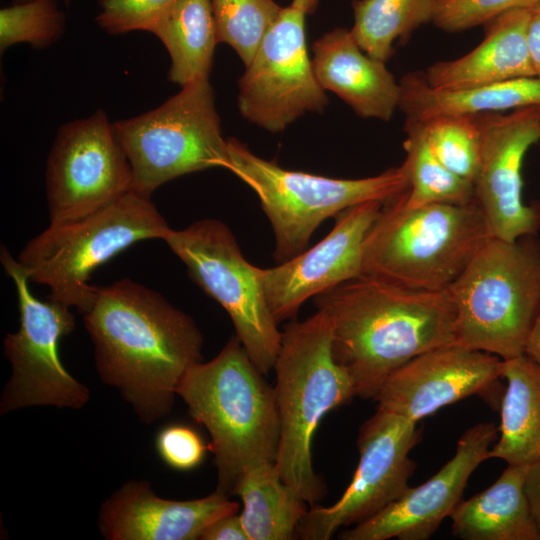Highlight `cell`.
Segmentation results:
<instances>
[{"label": "cell", "instance_id": "cell-1", "mask_svg": "<svg viewBox=\"0 0 540 540\" xmlns=\"http://www.w3.org/2000/svg\"><path fill=\"white\" fill-rule=\"evenodd\" d=\"M83 320L101 380L145 424L169 414L183 375L201 361L203 336L194 320L129 278L97 287Z\"/></svg>", "mask_w": 540, "mask_h": 540}, {"label": "cell", "instance_id": "cell-2", "mask_svg": "<svg viewBox=\"0 0 540 540\" xmlns=\"http://www.w3.org/2000/svg\"><path fill=\"white\" fill-rule=\"evenodd\" d=\"M314 304L330 321L334 359L362 399H374L414 357L456 344L448 289L414 290L362 274L316 295Z\"/></svg>", "mask_w": 540, "mask_h": 540}, {"label": "cell", "instance_id": "cell-3", "mask_svg": "<svg viewBox=\"0 0 540 540\" xmlns=\"http://www.w3.org/2000/svg\"><path fill=\"white\" fill-rule=\"evenodd\" d=\"M264 376L233 336L215 358L190 366L176 389L209 433L216 490L227 496L247 466L276 460L279 415L274 388Z\"/></svg>", "mask_w": 540, "mask_h": 540}, {"label": "cell", "instance_id": "cell-4", "mask_svg": "<svg viewBox=\"0 0 540 540\" xmlns=\"http://www.w3.org/2000/svg\"><path fill=\"white\" fill-rule=\"evenodd\" d=\"M273 370L280 423L275 465L282 480L314 505L324 495L312 462L314 434L329 411L356 396L351 377L334 359L323 312L287 324Z\"/></svg>", "mask_w": 540, "mask_h": 540}, {"label": "cell", "instance_id": "cell-5", "mask_svg": "<svg viewBox=\"0 0 540 540\" xmlns=\"http://www.w3.org/2000/svg\"><path fill=\"white\" fill-rule=\"evenodd\" d=\"M402 195L385 202L370 227L362 274L414 290H446L492 237L484 214L476 201L407 207Z\"/></svg>", "mask_w": 540, "mask_h": 540}, {"label": "cell", "instance_id": "cell-6", "mask_svg": "<svg viewBox=\"0 0 540 540\" xmlns=\"http://www.w3.org/2000/svg\"><path fill=\"white\" fill-rule=\"evenodd\" d=\"M456 344L502 360L524 354L540 311V241L490 237L447 288Z\"/></svg>", "mask_w": 540, "mask_h": 540}, {"label": "cell", "instance_id": "cell-7", "mask_svg": "<svg viewBox=\"0 0 540 540\" xmlns=\"http://www.w3.org/2000/svg\"><path fill=\"white\" fill-rule=\"evenodd\" d=\"M170 230L151 196L130 190L81 219L49 224L17 260L29 281L49 288V299L84 314L95 299L89 280L99 266L136 242L163 240Z\"/></svg>", "mask_w": 540, "mask_h": 540}, {"label": "cell", "instance_id": "cell-8", "mask_svg": "<svg viewBox=\"0 0 540 540\" xmlns=\"http://www.w3.org/2000/svg\"><path fill=\"white\" fill-rule=\"evenodd\" d=\"M227 142L228 170L257 194L273 229L278 263L303 252L324 220L361 203H385L408 189L403 165L366 178H330L284 169L258 157L238 139Z\"/></svg>", "mask_w": 540, "mask_h": 540}, {"label": "cell", "instance_id": "cell-9", "mask_svg": "<svg viewBox=\"0 0 540 540\" xmlns=\"http://www.w3.org/2000/svg\"><path fill=\"white\" fill-rule=\"evenodd\" d=\"M132 170V189L151 196L161 185L208 168L228 170L209 78L184 86L159 107L113 123Z\"/></svg>", "mask_w": 540, "mask_h": 540}, {"label": "cell", "instance_id": "cell-10", "mask_svg": "<svg viewBox=\"0 0 540 540\" xmlns=\"http://www.w3.org/2000/svg\"><path fill=\"white\" fill-rule=\"evenodd\" d=\"M184 263L191 279L228 313L236 337L266 376L278 356V329L260 281L259 268L249 263L225 223L203 219L163 238Z\"/></svg>", "mask_w": 540, "mask_h": 540}, {"label": "cell", "instance_id": "cell-11", "mask_svg": "<svg viewBox=\"0 0 540 540\" xmlns=\"http://www.w3.org/2000/svg\"><path fill=\"white\" fill-rule=\"evenodd\" d=\"M0 261L14 282L20 315L18 331L3 342L12 372L1 394L0 413L33 406L83 408L90 391L66 370L58 352L61 339L75 329L72 308L36 298L26 273L5 246Z\"/></svg>", "mask_w": 540, "mask_h": 540}, {"label": "cell", "instance_id": "cell-12", "mask_svg": "<svg viewBox=\"0 0 540 540\" xmlns=\"http://www.w3.org/2000/svg\"><path fill=\"white\" fill-rule=\"evenodd\" d=\"M132 170L102 109L63 124L46 164L50 225L88 216L132 189Z\"/></svg>", "mask_w": 540, "mask_h": 540}, {"label": "cell", "instance_id": "cell-13", "mask_svg": "<svg viewBox=\"0 0 540 540\" xmlns=\"http://www.w3.org/2000/svg\"><path fill=\"white\" fill-rule=\"evenodd\" d=\"M416 424L377 408L360 427V458L350 484L334 504L311 505L296 536L303 540H328L340 528L371 518L399 498L409 487L416 468L409 457L421 438Z\"/></svg>", "mask_w": 540, "mask_h": 540}, {"label": "cell", "instance_id": "cell-14", "mask_svg": "<svg viewBox=\"0 0 540 540\" xmlns=\"http://www.w3.org/2000/svg\"><path fill=\"white\" fill-rule=\"evenodd\" d=\"M305 15L292 5L283 7L239 80L241 115L272 133L322 111L328 102L308 55Z\"/></svg>", "mask_w": 540, "mask_h": 540}, {"label": "cell", "instance_id": "cell-15", "mask_svg": "<svg viewBox=\"0 0 540 540\" xmlns=\"http://www.w3.org/2000/svg\"><path fill=\"white\" fill-rule=\"evenodd\" d=\"M479 116L482 155L474 197L492 237L514 241L540 230V202L522 200V165L540 140V105Z\"/></svg>", "mask_w": 540, "mask_h": 540}, {"label": "cell", "instance_id": "cell-16", "mask_svg": "<svg viewBox=\"0 0 540 540\" xmlns=\"http://www.w3.org/2000/svg\"><path fill=\"white\" fill-rule=\"evenodd\" d=\"M384 202L369 201L336 216L332 230L297 256L258 273L269 308L278 322L295 319L303 303L362 274L365 237Z\"/></svg>", "mask_w": 540, "mask_h": 540}, {"label": "cell", "instance_id": "cell-17", "mask_svg": "<svg viewBox=\"0 0 540 540\" xmlns=\"http://www.w3.org/2000/svg\"><path fill=\"white\" fill-rule=\"evenodd\" d=\"M493 423H478L460 437L454 456L429 480L408 487L395 501L371 518L344 529L342 540H426L459 504L469 477L489 458L498 439Z\"/></svg>", "mask_w": 540, "mask_h": 540}, {"label": "cell", "instance_id": "cell-18", "mask_svg": "<svg viewBox=\"0 0 540 540\" xmlns=\"http://www.w3.org/2000/svg\"><path fill=\"white\" fill-rule=\"evenodd\" d=\"M502 359L459 344L422 353L392 372L373 400L377 408L418 422L471 395L487 393L501 377Z\"/></svg>", "mask_w": 540, "mask_h": 540}, {"label": "cell", "instance_id": "cell-19", "mask_svg": "<svg viewBox=\"0 0 540 540\" xmlns=\"http://www.w3.org/2000/svg\"><path fill=\"white\" fill-rule=\"evenodd\" d=\"M239 511V504L217 490L193 500H170L148 481L130 480L99 510L98 527L107 540H195L216 519Z\"/></svg>", "mask_w": 540, "mask_h": 540}, {"label": "cell", "instance_id": "cell-20", "mask_svg": "<svg viewBox=\"0 0 540 540\" xmlns=\"http://www.w3.org/2000/svg\"><path fill=\"white\" fill-rule=\"evenodd\" d=\"M318 82L362 118L389 121L400 100V84L385 62L364 52L351 31L335 28L312 45Z\"/></svg>", "mask_w": 540, "mask_h": 540}, {"label": "cell", "instance_id": "cell-21", "mask_svg": "<svg viewBox=\"0 0 540 540\" xmlns=\"http://www.w3.org/2000/svg\"><path fill=\"white\" fill-rule=\"evenodd\" d=\"M530 8L510 10L485 24L482 42L462 57L432 64L423 72L427 82L458 89L534 77L527 41Z\"/></svg>", "mask_w": 540, "mask_h": 540}, {"label": "cell", "instance_id": "cell-22", "mask_svg": "<svg viewBox=\"0 0 540 540\" xmlns=\"http://www.w3.org/2000/svg\"><path fill=\"white\" fill-rule=\"evenodd\" d=\"M400 109L406 119L436 115L501 113L540 105V77L513 79L458 89L431 86L423 72H410L400 81Z\"/></svg>", "mask_w": 540, "mask_h": 540}, {"label": "cell", "instance_id": "cell-23", "mask_svg": "<svg viewBox=\"0 0 540 540\" xmlns=\"http://www.w3.org/2000/svg\"><path fill=\"white\" fill-rule=\"evenodd\" d=\"M528 465H508L490 487L459 502L452 533L464 540H540L524 490Z\"/></svg>", "mask_w": 540, "mask_h": 540}, {"label": "cell", "instance_id": "cell-24", "mask_svg": "<svg viewBox=\"0 0 540 540\" xmlns=\"http://www.w3.org/2000/svg\"><path fill=\"white\" fill-rule=\"evenodd\" d=\"M506 389L500 402V437L489 458L508 465H530L540 459V368L528 356L502 360Z\"/></svg>", "mask_w": 540, "mask_h": 540}, {"label": "cell", "instance_id": "cell-25", "mask_svg": "<svg viewBox=\"0 0 540 540\" xmlns=\"http://www.w3.org/2000/svg\"><path fill=\"white\" fill-rule=\"evenodd\" d=\"M233 494L243 503L240 519L249 540L295 539L307 502L286 484L273 461L247 466Z\"/></svg>", "mask_w": 540, "mask_h": 540}, {"label": "cell", "instance_id": "cell-26", "mask_svg": "<svg viewBox=\"0 0 540 540\" xmlns=\"http://www.w3.org/2000/svg\"><path fill=\"white\" fill-rule=\"evenodd\" d=\"M166 47L168 79L180 86L209 78L217 41L210 0H178L148 31Z\"/></svg>", "mask_w": 540, "mask_h": 540}, {"label": "cell", "instance_id": "cell-27", "mask_svg": "<svg viewBox=\"0 0 540 540\" xmlns=\"http://www.w3.org/2000/svg\"><path fill=\"white\" fill-rule=\"evenodd\" d=\"M404 131L406 157L402 165L407 174L408 189L402 195L403 203L407 207H419L474 202L473 184L439 161L431 151L420 124L406 119Z\"/></svg>", "mask_w": 540, "mask_h": 540}, {"label": "cell", "instance_id": "cell-28", "mask_svg": "<svg viewBox=\"0 0 540 540\" xmlns=\"http://www.w3.org/2000/svg\"><path fill=\"white\" fill-rule=\"evenodd\" d=\"M436 0H354L351 34L369 56L386 62L394 43L432 22Z\"/></svg>", "mask_w": 540, "mask_h": 540}, {"label": "cell", "instance_id": "cell-29", "mask_svg": "<svg viewBox=\"0 0 540 540\" xmlns=\"http://www.w3.org/2000/svg\"><path fill=\"white\" fill-rule=\"evenodd\" d=\"M417 122L439 161L454 174L474 184L482 155L479 116L436 115Z\"/></svg>", "mask_w": 540, "mask_h": 540}, {"label": "cell", "instance_id": "cell-30", "mask_svg": "<svg viewBox=\"0 0 540 540\" xmlns=\"http://www.w3.org/2000/svg\"><path fill=\"white\" fill-rule=\"evenodd\" d=\"M218 43L230 45L245 66L282 8L274 0H210Z\"/></svg>", "mask_w": 540, "mask_h": 540}, {"label": "cell", "instance_id": "cell-31", "mask_svg": "<svg viewBox=\"0 0 540 540\" xmlns=\"http://www.w3.org/2000/svg\"><path fill=\"white\" fill-rule=\"evenodd\" d=\"M65 14L57 0H32L14 3L0 10V51L17 43L42 49L61 38Z\"/></svg>", "mask_w": 540, "mask_h": 540}, {"label": "cell", "instance_id": "cell-32", "mask_svg": "<svg viewBox=\"0 0 540 540\" xmlns=\"http://www.w3.org/2000/svg\"><path fill=\"white\" fill-rule=\"evenodd\" d=\"M540 0H436L432 22L446 32L485 25L517 8H530Z\"/></svg>", "mask_w": 540, "mask_h": 540}, {"label": "cell", "instance_id": "cell-33", "mask_svg": "<svg viewBox=\"0 0 540 540\" xmlns=\"http://www.w3.org/2000/svg\"><path fill=\"white\" fill-rule=\"evenodd\" d=\"M178 0H98L96 17L100 28L110 34L149 31L152 25Z\"/></svg>", "mask_w": 540, "mask_h": 540}, {"label": "cell", "instance_id": "cell-34", "mask_svg": "<svg viewBox=\"0 0 540 540\" xmlns=\"http://www.w3.org/2000/svg\"><path fill=\"white\" fill-rule=\"evenodd\" d=\"M155 446L163 462L181 471L200 465L209 449V444L206 445L195 430L181 424L162 428L156 436Z\"/></svg>", "mask_w": 540, "mask_h": 540}, {"label": "cell", "instance_id": "cell-35", "mask_svg": "<svg viewBox=\"0 0 540 540\" xmlns=\"http://www.w3.org/2000/svg\"><path fill=\"white\" fill-rule=\"evenodd\" d=\"M200 540H249L238 512L224 515L208 525Z\"/></svg>", "mask_w": 540, "mask_h": 540}, {"label": "cell", "instance_id": "cell-36", "mask_svg": "<svg viewBox=\"0 0 540 540\" xmlns=\"http://www.w3.org/2000/svg\"><path fill=\"white\" fill-rule=\"evenodd\" d=\"M524 490L540 534V459L527 467Z\"/></svg>", "mask_w": 540, "mask_h": 540}, {"label": "cell", "instance_id": "cell-37", "mask_svg": "<svg viewBox=\"0 0 540 540\" xmlns=\"http://www.w3.org/2000/svg\"><path fill=\"white\" fill-rule=\"evenodd\" d=\"M527 41L536 77H540V1L530 8Z\"/></svg>", "mask_w": 540, "mask_h": 540}, {"label": "cell", "instance_id": "cell-38", "mask_svg": "<svg viewBox=\"0 0 540 540\" xmlns=\"http://www.w3.org/2000/svg\"><path fill=\"white\" fill-rule=\"evenodd\" d=\"M524 354L540 368V311L529 333Z\"/></svg>", "mask_w": 540, "mask_h": 540}, {"label": "cell", "instance_id": "cell-39", "mask_svg": "<svg viewBox=\"0 0 540 540\" xmlns=\"http://www.w3.org/2000/svg\"><path fill=\"white\" fill-rule=\"evenodd\" d=\"M320 0H292L291 5L305 14L314 12Z\"/></svg>", "mask_w": 540, "mask_h": 540}, {"label": "cell", "instance_id": "cell-40", "mask_svg": "<svg viewBox=\"0 0 540 540\" xmlns=\"http://www.w3.org/2000/svg\"><path fill=\"white\" fill-rule=\"evenodd\" d=\"M29 1H32V0H14V3H25Z\"/></svg>", "mask_w": 540, "mask_h": 540}, {"label": "cell", "instance_id": "cell-41", "mask_svg": "<svg viewBox=\"0 0 540 540\" xmlns=\"http://www.w3.org/2000/svg\"><path fill=\"white\" fill-rule=\"evenodd\" d=\"M65 3H69L70 0H63Z\"/></svg>", "mask_w": 540, "mask_h": 540}]
</instances>
